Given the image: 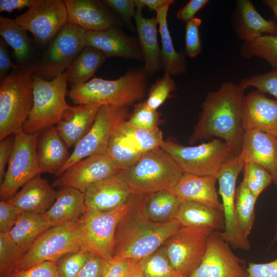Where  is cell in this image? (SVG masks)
<instances>
[{
	"label": "cell",
	"mask_w": 277,
	"mask_h": 277,
	"mask_svg": "<svg viewBox=\"0 0 277 277\" xmlns=\"http://www.w3.org/2000/svg\"><path fill=\"white\" fill-rule=\"evenodd\" d=\"M85 32L68 22L47 45L34 73L51 80L65 72L86 46Z\"/></svg>",
	"instance_id": "4fadbf2b"
},
{
	"label": "cell",
	"mask_w": 277,
	"mask_h": 277,
	"mask_svg": "<svg viewBox=\"0 0 277 277\" xmlns=\"http://www.w3.org/2000/svg\"><path fill=\"white\" fill-rule=\"evenodd\" d=\"M102 105L80 104L71 106L63 114L55 128L67 146H75L88 132Z\"/></svg>",
	"instance_id": "d4e9b609"
},
{
	"label": "cell",
	"mask_w": 277,
	"mask_h": 277,
	"mask_svg": "<svg viewBox=\"0 0 277 277\" xmlns=\"http://www.w3.org/2000/svg\"><path fill=\"white\" fill-rule=\"evenodd\" d=\"M22 212L8 201L0 202V232L8 233Z\"/></svg>",
	"instance_id": "f907efd6"
},
{
	"label": "cell",
	"mask_w": 277,
	"mask_h": 277,
	"mask_svg": "<svg viewBox=\"0 0 277 277\" xmlns=\"http://www.w3.org/2000/svg\"><path fill=\"white\" fill-rule=\"evenodd\" d=\"M170 5H166L156 12V18L161 39L162 66L164 72L172 76L185 74L187 71V62L185 51L177 52L175 50L168 28L167 15Z\"/></svg>",
	"instance_id": "1f68e13d"
},
{
	"label": "cell",
	"mask_w": 277,
	"mask_h": 277,
	"mask_svg": "<svg viewBox=\"0 0 277 277\" xmlns=\"http://www.w3.org/2000/svg\"><path fill=\"white\" fill-rule=\"evenodd\" d=\"M134 17L137 39L143 56L144 71L148 76L162 69L161 48L157 40V21L156 17H145L142 8H136Z\"/></svg>",
	"instance_id": "83f0119b"
},
{
	"label": "cell",
	"mask_w": 277,
	"mask_h": 277,
	"mask_svg": "<svg viewBox=\"0 0 277 277\" xmlns=\"http://www.w3.org/2000/svg\"><path fill=\"white\" fill-rule=\"evenodd\" d=\"M243 182L257 198L272 182L270 174L258 164L250 162L244 164Z\"/></svg>",
	"instance_id": "60d3db41"
},
{
	"label": "cell",
	"mask_w": 277,
	"mask_h": 277,
	"mask_svg": "<svg viewBox=\"0 0 277 277\" xmlns=\"http://www.w3.org/2000/svg\"><path fill=\"white\" fill-rule=\"evenodd\" d=\"M216 175L201 176L183 173L176 185L170 190L182 201L200 203L223 212L215 187Z\"/></svg>",
	"instance_id": "484cf974"
},
{
	"label": "cell",
	"mask_w": 277,
	"mask_h": 277,
	"mask_svg": "<svg viewBox=\"0 0 277 277\" xmlns=\"http://www.w3.org/2000/svg\"><path fill=\"white\" fill-rule=\"evenodd\" d=\"M208 0H190L176 13L177 18L186 23L193 17L197 12L204 7Z\"/></svg>",
	"instance_id": "db71d44e"
},
{
	"label": "cell",
	"mask_w": 277,
	"mask_h": 277,
	"mask_svg": "<svg viewBox=\"0 0 277 277\" xmlns=\"http://www.w3.org/2000/svg\"><path fill=\"white\" fill-rule=\"evenodd\" d=\"M39 134H27L22 129L14 134L12 153L1 182V201L12 197L21 187L41 173L37 155Z\"/></svg>",
	"instance_id": "9c48e42d"
},
{
	"label": "cell",
	"mask_w": 277,
	"mask_h": 277,
	"mask_svg": "<svg viewBox=\"0 0 277 277\" xmlns=\"http://www.w3.org/2000/svg\"><path fill=\"white\" fill-rule=\"evenodd\" d=\"M236 14L235 32L243 42L264 35H277V24L263 17L251 1H238Z\"/></svg>",
	"instance_id": "f546056e"
},
{
	"label": "cell",
	"mask_w": 277,
	"mask_h": 277,
	"mask_svg": "<svg viewBox=\"0 0 277 277\" xmlns=\"http://www.w3.org/2000/svg\"><path fill=\"white\" fill-rule=\"evenodd\" d=\"M239 86L244 90L249 87H254L264 94L272 95L277 100V68L263 74L244 78L241 81Z\"/></svg>",
	"instance_id": "f6af8a7d"
},
{
	"label": "cell",
	"mask_w": 277,
	"mask_h": 277,
	"mask_svg": "<svg viewBox=\"0 0 277 277\" xmlns=\"http://www.w3.org/2000/svg\"><path fill=\"white\" fill-rule=\"evenodd\" d=\"M106 58L101 51L92 47L85 46L66 70L68 83L71 87L87 83Z\"/></svg>",
	"instance_id": "e575fe53"
},
{
	"label": "cell",
	"mask_w": 277,
	"mask_h": 277,
	"mask_svg": "<svg viewBox=\"0 0 277 277\" xmlns=\"http://www.w3.org/2000/svg\"><path fill=\"white\" fill-rule=\"evenodd\" d=\"M69 22L87 31H100L118 26V17L98 0H64Z\"/></svg>",
	"instance_id": "7402d4cb"
},
{
	"label": "cell",
	"mask_w": 277,
	"mask_h": 277,
	"mask_svg": "<svg viewBox=\"0 0 277 277\" xmlns=\"http://www.w3.org/2000/svg\"><path fill=\"white\" fill-rule=\"evenodd\" d=\"M107 261L92 254L75 277H102Z\"/></svg>",
	"instance_id": "816d5d0a"
},
{
	"label": "cell",
	"mask_w": 277,
	"mask_h": 277,
	"mask_svg": "<svg viewBox=\"0 0 277 277\" xmlns=\"http://www.w3.org/2000/svg\"><path fill=\"white\" fill-rule=\"evenodd\" d=\"M241 261L218 231L210 235L201 262L189 277H247Z\"/></svg>",
	"instance_id": "ac0fdd59"
},
{
	"label": "cell",
	"mask_w": 277,
	"mask_h": 277,
	"mask_svg": "<svg viewBox=\"0 0 277 277\" xmlns=\"http://www.w3.org/2000/svg\"><path fill=\"white\" fill-rule=\"evenodd\" d=\"M183 173L171 156L162 147L142 156L117 175L127 185L132 194L147 195L161 191H170Z\"/></svg>",
	"instance_id": "5b68a950"
},
{
	"label": "cell",
	"mask_w": 277,
	"mask_h": 277,
	"mask_svg": "<svg viewBox=\"0 0 277 277\" xmlns=\"http://www.w3.org/2000/svg\"><path fill=\"white\" fill-rule=\"evenodd\" d=\"M164 141L159 127L140 129L130 125L126 120L120 124L114 131L107 154L122 170L133 165L148 152L161 147Z\"/></svg>",
	"instance_id": "30bf717a"
},
{
	"label": "cell",
	"mask_w": 277,
	"mask_h": 277,
	"mask_svg": "<svg viewBox=\"0 0 277 277\" xmlns=\"http://www.w3.org/2000/svg\"><path fill=\"white\" fill-rule=\"evenodd\" d=\"M148 77L143 68L131 69L113 80L94 77L83 85L71 86L69 96L77 105L129 107L145 97Z\"/></svg>",
	"instance_id": "3957f363"
},
{
	"label": "cell",
	"mask_w": 277,
	"mask_h": 277,
	"mask_svg": "<svg viewBox=\"0 0 277 277\" xmlns=\"http://www.w3.org/2000/svg\"><path fill=\"white\" fill-rule=\"evenodd\" d=\"M33 104L22 126L27 134L41 133L54 127L71 106L66 101L67 71L51 80L33 73Z\"/></svg>",
	"instance_id": "8992f818"
},
{
	"label": "cell",
	"mask_w": 277,
	"mask_h": 277,
	"mask_svg": "<svg viewBox=\"0 0 277 277\" xmlns=\"http://www.w3.org/2000/svg\"><path fill=\"white\" fill-rule=\"evenodd\" d=\"M247 277H277V258L265 263H249Z\"/></svg>",
	"instance_id": "f5cc1de1"
},
{
	"label": "cell",
	"mask_w": 277,
	"mask_h": 277,
	"mask_svg": "<svg viewBox=\"0 0 277 277\" xmlns=\"http://www.w3.org/2000/svg\"><path fill=\"white\" fill-rule=\"evenodd\" d=\"M257 199L242 182L236 190L235 210L239 227L247 238L250 234L253 226Z\"/></svg>",
	"instance_id": "8d00e7d4"
},
{
	"label": "cell",
	"mask_w": 277,
	"mask_h": 277,
	"mask_svg": "<svg viewBox=\"0 0 277 277\" xmlns=\"http://www.w3.org/2000/svg\"><path fill=\"white\" fill-rule=\"evenodd\" d=\"M239 157L245 164L253 162L266 169L277 185V138L258 129L245 131Z\"/></svg>",
	"instance_id": "ffe728a7"
},
{
	"label": "cell",
	"mask_w": 277,
	"mask_h": 277,
	"mask_svg": "<svg viewBox=\"0 0 277 277\" xmlns=\"http://www.w3.org/2000/svg\"><path fill=\"white\" fill-rule=\"evenodd\" d=\"M273 241L274 242L277 241V224H276V229L275 233L273 238Z\"/></svg>",
	"instance_id": "6125c7cd"
},
{
	"label": "cell",
	"mask_w": 277,
	"mask_h": 277,
	"mask_svg": "<svg viewBox=\"0 0 277 277\" xmlns=\"http://www.w3.org/2000/svg\"><path fill=\"white\" fill-rule=\"evenodd\" d=\"M68 148L55 127L42 132L38 137L37 147V159L41 173L56 175L70 156Z\"/></svg>",
	"instance_id": "f1b7e54d"
},
{
	"label": "cell",
	"mask_w": 277,
	"mask_h": 277,
	"mask_svg": "<svg viewBox=\"0 0 277 277\" xmlns=\"http://www.w3.org/2000/svg\"><path fill=\"white\" fill-rule=\"evenodd\" d=\"M14 20L42 46L48 45L69 22L66 6L62 0H35L26 12Z\"/></svg>",
	"instance_id": "2e32d148"
},
{
	"label": "cell",
	"mask_w": 277,
	"mask_h": 277,
	"mask_svg": "<svg viewBox=\"0 0 277 277\" xmlns=\"http://www.w3.org/2000/svg\"><path fill=\"white\" fill-rule=\"evenodd\" d=\"M57 192L40 174L24 186L8 201L21 212L42 214L49 209L56 200Z\"/></svg>",
	"instance_id": "4316f807"
},
{
	"label": "cell",
	"mask_w": 277,
	"mask_h": 277,
	"mask_svg": "<svg viewBox=\"0 0 277 277\" xmlns=\"http://www.w3.org/2000/svg\"><path fill=\"white\" fill-rule=\"evenodd\" d=\"M244 91L239 85L225 82L217 90L209 92L190 143L216 137L227 143L238 156L245 133L242 124Z\"/></svg>",
	"instance_id": "6da1fadb"
},
{
	"label": "cell",
	"mask_w": 277,
	"mask_h": 277,
	"mask_svg": "<svg viewBox=\"0 0 277 277\" xmlns=\"http://www.w3.org/2000/svg\"><path fill=\"white\" fill-rule=\"evenodd\" d=\"M176 89V83L172 75L168 72H164L163 77L151 85L148 97L144 102L149 109L157 110L168 98L172 96V92Z\"/></svg>",
	"instance_id": "b9f144b4"
},
{
	"label": "cell",
	"mask_w": 277,
	"mask_h": 277,
	"mask_svg": "<svg viewBox=\"0 0 277 277\" xmlns=\"http://www.w3.org/2000/svg\"><path fill=\"white\" fill-rule=\"evenodd\" d=\"M27 31L14 20L0 16V34L13 49L18 65H29L33 53L32 41Z\"/></svg>",
	"instance_id": "836d02e7"
},
{
	"label": "cell",
	"mask_w": 277,
	"mask_h": 277,
	"mask_svg": "<svg viewBox=\"0 0 277 277\" xmlns=\"http://www.w3.org/2000/svg\"><path fill=\"white\" fill-rule=\"evenodd\" d=\"M138 261L113 258L107 262L102 277H128Z\"/></svg>",
	"instance_id": "681fc988"
},
{
	"label": "cell",
	"mask_w": 277,
	"mask_h": 277,
	"mask_svg": "<svg viewBox=\"0 0 277 277\" xmlns=\"http://www.w3.org/2000/svg\"><path fill=\"white\" fill-rule=\"evenodd\" d=\"M174 219L182 227H206L213 231L225 227L222 211L193 201H182Z\"/></svg>",
	"instance_id": "4dcf8cb0"
},
{
	"label": "cell",
	"mask_w": 277,
	"mask_h": 277,
	"mask_svg": "<svg viewBox=\"0 0 277 277\" xmlns=\"http://www.w3.org/2000/svg\"><path fill=\"white\" fill-rule=\"evenodd\" d=\"M9 277H59L55 263L45 261L12 273Z\"/></svg>",
	"instance_id": "c3c4849f"
},
{
	"label": "cell",
	"mask_w": 277,
	"mask_h": 277,
	"mask_svg": "<svg viewBox=\"0 0 277 277\" xmlns=\"http://www.w3.org/2000/svg\"><path fill=\"white\" fill-rule=\"evenodd\" d=\"M242 124L245 131L258 129L277 138V100L257 90L244 96Z\"/></svg>",
	"instance_id": "44dd1931"
},
{
	"label": "cell",
	"mask_w": 277,
	"mask_h": 277,
	"mask_svg": "<svg viewBox=\"0 0 277 277\" xmlns=\"http://www.w3.org/2000/svg\"><path fill=\"white\" fill-rule=\"evenodd\" d=\"M182 201L171 191L145 195L140 204L141 213L147 219L165 223L174 219Z\"/></svg>",
	"instance_id": "d6a6232c"
},
{
	"label": "cell",
	"mask_w": 277,
	"mask_h": 277,
	"mask_svg": "<svg viewBox=\"0 0 277 277\" xmlns=\"http://www.w3.org/2000/svg\"><path fill=\"white\" fill-rule=\"evenodd\" d=\"M103 3L113 10L131 29H134L132 23L136 8L134 0H103Z\"/></svg>",
	"instance_id": "7dc6e473"
},
{
	"label": "cell",
	"mask_w": 277,
	"mask_h": 277,
	"mask_svg": "<svg viewBox=\"0 0 277 277\" xmlns=\"http://www.w3.org/2000/svg\"><path fill=\"white\" fill-rule=\"evenodd\" d=\"M202 24L200 18L194 17L187 23L185 26V48L187 56L193 58L202 51V45L199 28Z\"/></svg>",
	"instance_id": "bcb514c9"
},
{
	"label": "cell",
	"mask_w": 277,
	"mask_h": 277,
	"mask_svg": "<svg viewBox=\"0 0 277 277\" xmlns=\"http://www.w3.org/2000/svg\"><path fill=\"white\" fill-rule=\"evenodd\" d=\"M120 171L107 154L92 155L69 167L52 186L72 188L85 193L93 185L117 175Z\"/></svg>",
	"instance_id": "e0dca14e"
},
{
	"label": "cell",
	"mask_w": 277,
	"mask_h": 277,
	"mask_svg": "<svg viewBox=\"0 0 277 277\" xmlns=\"http://www.w3.org/2000/svg\"><path fill=\"white\" fill-rule=\"evenodd\" d=\"M214 231L202 227H181L163 244L173 267L181 275L189 277L205 255L209 237Z\"/></svg>",
	"instance_id": "5bb4252c"
},
{
	"label": "cell",
	"mask_w": 277,
	"mask_h": 277,
	"mask_svg": "<svg viewBox=\"0 0 277 277\" xmlns=\"http://www.w3.org/2000/svg\"><path fill=\"white\" fill-rule=\"evenodd\" d=\"M36 64L12 70L0 85V140L22 129L33 104L32 75Z\"/></svg>",
	"instance_id": "277c9868"
},
{
	"label": "cell",
	"mask_w": 277,
	"mask_h": 277,
	"mask_svg": "<svg viewBox=\"0 0 277 277\" xmlns=\"http://www.w3.org/2000/svg\"><path fill=\"white\" fill-rule=\"evenodd\" d=\"M134 199L132 194L124 204L110 211L86 210L81 219L84 227L87 249L106 261L113 258L114 237L117 224L131 208Z\"/></svg>",
	"instance_id": "7c38bea8"
},
{
	"label": "cell",
	"mask_w": 277,
	"mask_h": 277,
	"mask_svg": "<svg viewBox=\"0 0 277 277\" xmlns=\"http://www.w3.org/2000/svg\"><path fill=\"white\" fill-rule=\"evenodd\" d=\"M49 228L42 214L24 212L19 214L8 234L25 253L36 240Z\"/></svg>",
	"instance_id": "d590c367"
},
{
	"label": "cell",
	"mask_w": 277,
	"mask_h": 277,
	"mask_svg": "<svg viewBox=\"0 0 277 277\" xmlns=\"http://www.w3.org/2000/svg\"><path fill=\"white\" fill-rule=\"evenodd\" d=\"M144 196L134 194L131 208L117 224L114 259L142 260L156 251L182 227L174 219L165 223L146 219L139 208Z\"/></svg>",
	"instance_id": "7a4b0ae2"
},
{
	"label": "cell",
	"mask_w": 277,
	"mask_h": 277,
	"mask_svg": "<svg viewBox=\"0 0 277 277\" xmlns=\"http://www.w3.org/2000/svg\"><path fill=\"white\" fill-rule=\"evenodd\" d=\"M82 249L87 250L81 219L73 224L51 227L23 255L12 273L43 262L55 263L65 254Z\"/></svg>",
	"instance_id": "52a82bcc"
},
{
	"label": "cell",
	"mask_w": 277,
	"mask_h": 277,
	"mask_svg": "<svg viewBox=\"0 0 277 277\" xmlns=\"http://www.w3.org/2000/svg\"><path fill=\"white\" fill-rule=\"evenodd\" d=\"M161 147L171 156L183 173L201 176L216 175L222 165L234 155L231 147L219 138L193 146L164 141Z\"/></svg>",
	"instance_id": "ba28073f"
},
{
	"label": "cell",
	"mask_w": 277,
	"mask_h": 277,
	"mask_svg": "<svg viewBox=\"0 0 277 277\" xmlns=\"http://www.w3.org/2000/svg\"><path fill=\"white\" fill-rule=\"evenodd\" d=\"M140 261L136 263L128 277H144L141 269Z\"/></svg>",
	"instance_id": "91938a15"
},
{
	"label": "cell",
	"mask_w": 277,
	"mask_h": 277,
	"mask_svg": "<svg viewBox=\"0 0 277 277\" xmlns=\"http://www.w3.org/2000/svg\"><path fill=\"white\" fill-rule=\"evenodd\" d=\"M92 254L82 249L60 258L55 264L59 277H75Z\"/></svg>",
	"instance_id": "7bdbcfd3"
},
{
	"label": "cell",
	"mask_w": 277,
	"mask_h": 277,
	"mask_svg": "<svg viewBox=\"0 0 277 277\" xmlns=\"http://www.w3.org/2000/svg\"><path fill=\"white\" fill-rule=\"evenodd\" d=\"M35 0H1L0 12H11L17 9L28 8L34 2Z\"/></svg>",
	"instance_id": "6f0895ef"
},
{
	"label": "cell",
	"mask_w": 277,
	"mask_h": 277,
	"mask_svg": "<svg viewBox=\"0 0 277 277\" xmlns=\"http://www.w3.org/2000/svg\"><path fill=\"white\" fill-rule=\"evenodd\" d=\"M240 52L247 58L252 57L263 58L272 68H276L277 35H264L251 41L243 42Z\"/></svg>",
	"instance_id": "74e56055"
},
{
	"label": "cell",
	"mask_w": 277,
	"mask_h": 277,
	"mask_svg": "<svg viewBox=\"0 0 277 277\" xmlns=\"http://www.w3.org/2000/svg\"><path fill=\"white\" fill-rule=\"evenodd\" d=\"M85 210V193L74 188L63 187L57 191L51 207L42 215L50 228L77 222Z\"/></svg>",
	"instance_id": "cb8c5ba5"
},
{
	"label": "cell",
	"mask_w": 277,
	"mask_h": 277,
	"mask_svg": "<svg viewBox=\"0 0 277 277\" xmlns=\"http://www.w3.org/2000/svg\"><path fill=\"white\" fill-rule=\"evenodd\" d=\"M161 114L157 110L149 109L144 102H141L134 106V109L127 119L130 125L143 129H152L159 127L162 121Z\"/></svg>",
	"instance_id": "ee69618b"
},
{
	"label": "cell",
	"mask_w": 277,
	"mask_h": 277,
	"mask_svg": "<svg viewBox=\"0 0 277 277\" xmlns=\"http://www.w3.org/2000/svg\"><path fill=\"white\" fill-rule=\"evenodd\" d=\"M134 1L136 8L143 9L147 7L150 10L155 12L166 5H171L175 3L173 0H134Z\"/></svg>",
	"instance_id": "680465c9"
},
{
	"label": "cell",
	"mask_w": 277,
	"mask_h": 277,
	"mask_svg": "<svg viewBox=\"0 0 277 277\" xmlns=\"http://www.w3.org/2000/svg\"><path fill=\"white\" fill-rule=\"evenodd\" d=\"M144 277H185L171 265L162 246L140 261Z\"/></svg>",
	"instance_id": "f35d334b"
},
{
	"label": "cell",
	"mask_w": 277,
	"mask_h": 277,
	"mask_svg": "<svg viewBox=\"0 0 277 277\" xmlns=\"http://www.w3.org/2000/svg\"><path fill=\"white\" fill-rule=\"evenodd\" d=\"M85 39L86 46L101 51L106 57H120L143 61L137 38L128 35L118 26L100 31L86 30Z\"/></svg>",
	"instance_id": "d6986e66"
},
{
	"label": "cell",
	"mask_w": 277,
	"mask_h": 277,
	"mask_svg": "<svg viewBox=\"0 0 277 277\" xmlns=\"http://www.w3.org/2000/svg\"><path fill=\"white\" fill-rule=\"evenodd\" d=\"M24 254L8 233L0 232V277H9Z\"/></svg>",
	"instance_id": "ab89813d"
},
{
	"label": "cell",
	"mask_w": 277,
	"mask_h": 277,
	"mask_svg": "<svg viewBox=\"0 0 277 277\" xmlns=\"http://www.w3.org/2000/svg\"><path fill=\"white\" fill-rule=\"evenodd\" d=\"M262 3L273 11L277 19V0H264Z\"/></svg>",
	"instance_id": "94428289"
},
{
	"label": "cell",
	"mask_w": 277,
	"mask_h": 277,
	"mask_svg": "<svg viewBox=\"0 0 277 277\" xmlns=\"http://www.w3.org/2000/svg\"><path fill=\"white\" fill-rule=\"evenodd\" d=\"M14 143V136L12 135L1 141L0 142V182L6 173V166L8 164Z\"/></svg>",
	"instance_id": "9f6ffc18"
},
{
	"label": "cell",
	"mask_w": 277,
	"mask_h": 277,
	"mask_svg": "<svg viewBox=\"0 0 277 277\" xmlns=\"http://www.w3.org/2000/svg\"><path fill=\"white\" fill-rule=\"evenodd\" d=\"M244 165L238 156L233 155L222 165L216 174L225 222L223 231H218V233L233 247L249 250L251 246L250 242L239 227L235 210L236 183L239 174L243 171Z\"/></svg>",
	"instance_id": "9a60e30c"
},
{
	"label": "cell",
	"mask_w": 277,
	"mask_h": 277,
	"mask_svg": "<svg viewBox=\"0 0 277 277\" xmlns=\"http://www.w3.org/2000/svg\"><path fill=\"white\" fill-rule=\"evenodd\" d=\"M132 193L117 174L90 187L85 192L86 208L101 211L113 210L126 203Z\"/></svg>",
	"instance_id": "603a6c76"
},
{
	"label": "cell",
	"mask_w": 277,
	"mask_h": 277,
	"mask_svg": "<svg viewBox=\"0 0 277 277\" xmlns=\"http://www.w3.org/2000/svg\"><path fill=\"white\" fill-rule=\"evenodd\" d=\"M128 107L102 105L93 125L74 146L67 162L56 176H61L71 165L90 156L107 154L111 136L118 125L127 120Z\"/></svg>",
	"instance_id": "8fae6325"
},
{
	"label": "cell",
	"mask_w": 277,
	"mask_h": 277,
	"mask_svg": "<svg viewBox=\"0 0 277 277\" xmlns=\"http://www.w3.org/2000/svg\"><path fill=\"white\" fill-rule=\"evenodd\" d=\"M8 45L2 38H0V81L2 82L9 73L18 65L12 61L8 49Z\"/></svg>",
	"instance_id": "11a10c76"
}]
</instances>
